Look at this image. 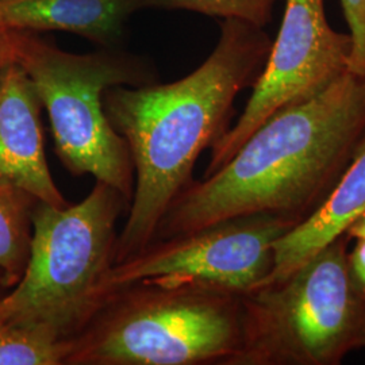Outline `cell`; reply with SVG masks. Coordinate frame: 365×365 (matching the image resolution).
<instances>
[{
    "label": "cell",
    "mask_w": 365,
    "mask_h": 365,
    "mask_svg": "<svg viewBox=\"0 0 365 365\" xmlns=\"http://www.w3.org/2000/svg\"><path fill=\"white\" fill-rule=\"evenodd\" d=\"M271 46L264 29L225 19L214 51L190 75L167 84L106 90V117L128 143L134 165V192L115 262L152 242L172 200L192 182L196 160L229 130L235 98L260 76Z\"/></svg>",
    "instance_id": "cell-1"
},
{
    "label": "cell",
    "mask_w": 365,
    "mask_h": 365,
    "mask_svg": "<svg viewBox=\"0 0 365 365\" xmlns=\"http://www.w3.org/2000/svg\"><path fill=\"white\" fill-rule=\"evenodd\" d=\"M364 133L365 78L346 72L268 118L220 170L190 182L153 240L260 212L307 218L339 182Z\"/></svg>",
    "instance_id": "cell-2"
},
{
    "label": "cell",
    "mask_w": 365,
    "mask_h": 365,
    "mask_svg": "<svg viewBox=\"0 0 365 365\" xmlns=\"http://www.w3.org/2000/svg\"><path fill=\"white\" fill-rule=\"evenodd\" d=\"M241 295L200 284L122 288L71 339L66 365H226L241 346Z\"/></svg>",
    "instance_id": "cell-3"
},
{
    "label": "cell",
    "mask_w": 365,
    "mask_h": 365,
    "mask_svg": "<svg viewBox=\"0 0 365 365\" xmlns=\"http://www.w3.org/2000/svg\"><path fill=\"white\" fill-rule=\"evenodd\" d=\"M130 202L96 180L78 205L39 202L31 211L25 272L0 297V321L34 322L73 339L103 304L102 287L115 264L117 223Z\"/></svg>",
    "instance_id": "cell-4"
},
{
    "label": "cell",
    "mask_w": 365,
    "mask_h": 365,
    "mask_svg": "<svg viewBox=\"0 0 365 365\" xmlns=\"http://www.w3.org/2000/svg\"><path fill=\"white\" fill-rule=\"evenodd\" d=\"M348 240L241 295V346L226 365H339L365 349V291L353 279Z\"/></svg>",
    "instance_id": "cell-5"
},
{
    "label": "cell",
    "mask_w": 365,
    "mask_h": 365,
    "mask_svg": "<svg viewBox=\"0 0 365 365\" xmlns=\"http://www.w3.org/2000/svg\"><path fill=\"white\" fill-rule=\"evenodd\" d=\"M16 63L31 80L52 129L54 152L73 176L91 175L131 202L134 165L130 149L103 108V93L115 86L143 87L158 81L156 66L122 48L66 52L53 39L21 33Z\"/></svg>",
    "instance_id": "cell-6"
},
{
    "label": "cell",
    "mask_w": 365,
    "mask_h": 365,
    "mask_svg": "<svg viewBox=\"0 0 365 365\" xmlns=\"http://www.w3.org/2000/svg\"><path fill=\"white\" fill-rule=\"evenodd\" d=\"M297 223L277 214H250L215 222L168 238L153 240L106 277L105 300L137 283L200 284L245 294L271 274L274 242Z\"/></svg>",
    "instance_id": "cell-7"
},
{
    "label": "cell",
    "mask_w": 365,
    "mask_h": 365,
    "mask_svg": "<svg viewBox=\"0 0 365 365\" xmlns=\"http://www.w3.org/2000/svg\"><path fill=\"white\" fill-rule=\"evenodd\" d=\"M352 37L329 25L325 0H286L282 26L235 126L212 145L205 178L277 111L309 101L348 72Z\"/></svg>",
    "instance_id": "cell-8"
},
{
    "label": "cell",
    "mask_w": 365,
    "mask_h": 365,
    "mask_svg": "<svg viewBox=\"0 0 365 365\" xmlns=\"http://www.w3.org/2000/svg\"><path fill=\"white\" fill-rule=\"evenodd\" d=\"M43 107L18 63L0 73V185L15 187L56 207L69 203L54 182L45 155Z\"/></svg>",
    "instance_id": "cell-9"
},
{
    "label": "cell",
    "mask_w": 365,
    "mask_h": 365,
    "mask_svg": "<svg viewBox=\"0 0 365 365\" xmlns=\"http://www.w3.org/2000/svg\"><path fill=\"white\" fill-rule=\"evenodd\" d=\"M146 0H0V26L19 33H68L98 48H122Z\"/></svg>",
    "instance_id": "cell-10"
},
{
    "label": "cell",
    "mask_w": 365,
    "mask_h": 365,
    "mask_svg": "<svg viewBox=\"0 0 365 365\" xmlns=\"http://www.w3.org/2000/svg\"><path fill=\"white\" fill-rule=\"evenodd\" d=\"M365 212V133L351 163L318 209L282 235L274 245V267L261 283L284 279L322 249L345 235Z\"/></svg>",
    "instance_id": "cell-11"
},
{
    "label": "cell",
    "mask_w": 365,
    "mask_h": 365,
    "mask_svg": "<svg viewBox=\"0 0 365 365\" xmlns=\"http://www.w3.org/2000/svg\"><path fill=\"white\" fill-rule=\"evenodd\" d=\"M37 199L25 191L0 185V272L9 289L25 272L30 240L31 211Z\"/></svg>",
    "instance_id": "cell-12"
},
{
    "label": "cell",
    "mask_w": 365,
    "mask_h": 365,
    "mask_svg": "<svg viewBox=\"0 0 365 365\" xmlns=\"http://www.w3.org/2000/svg\"><path fill=\"white\" fill-rule=\"evenodd\" d=\"M71 339L25 321H0V365H66Z\"/></svg>",
    "instance_id": "cell-13"
},
{
    "label": "cell",
    "mask_w": 365,
    "mask_h": 365,
    "mask_svg": "<svg viewBox=\"0 0 365 365\" xmlns=\"http://www.w3.org/2000/svg\"><path fill=\"white\" fill-rule=\"evenodd\" d=\"M276 0H146V9L180 10L221 19H235L253 26L272 22Z\"/></svg>",
    "instance_id": "cell-14"
},
{
    "label": "cell",
    "mask_w": 365,
    "mask_h": 365,
    "mask_svg": "<svg viewBox=\"0 0 365 365\" xmlns=\"http://www.w3.org/2000/svg\"><path fill=\"white\" fill-rule=\"evenodd\" d=\"M341 6L352 37L348 72L365 78V0H341Z\"/></svg>",
    "instance_id": "cell-15"
},
{
    "label": "cell",
    "mask_w": 365,
    "mask_h": 365,
    "mask_svg": "<svg viewBox=\"0 0 365 365\" xmlns=\"http://www.w3.org/2000/svg\"><path fill=\"white\" fill-rule=\"evenodd\" d=\"M21 33L0 26V73L7 66L16 63Z\"/></svg>",
    "instance_id": "cell-16"
},
{
    "label": "cell",
    "mask_w": 365,
    "mask_h": 365,
    "mask_svg": "<svg viewBox=\"0 0 365 365\" xmlns=\"http://www.w3.org/2000/svg\"><path fill=\"white\" fill-rule=\"evenodd\" d=\"M348 262L353 279L365 291V238L356 240L352 252H348Z\"/></svg>",
    "instance_id": "cell-17"
},
{
    "label": "cell",
    "mask_w": 365,
    "mask_h": 365,
    "mask_svg": "<svg viewBox=\"0 0 365 365\" xmlns=\"http://www.w3.org/2000/svg\"><path fill=\"white\" fill-rule=\"evenodd\" d=\"M346 237L353 238V240H364L365 238V212L353 222L352 226L348 229V232L345 233Z\"/></svg>",
    "instance_id": "cell-18"
},
{
    "label": "cell",
    "mask_w": 365,
    "mask_h": 365,
    "mask_svg": "<svg viewBox=\"0 0 365 365\" xmlns=\"http://www.w3.org/2000/svg\"><path fill=\"white\" fill-rule=\"evenodd\" d=\"M9 291V287L6 286V282H4V277H3V274L0 272V297H3L6 292Z\"/></svg>",
    "instance_id": "cell-19"
}]
</instances>
